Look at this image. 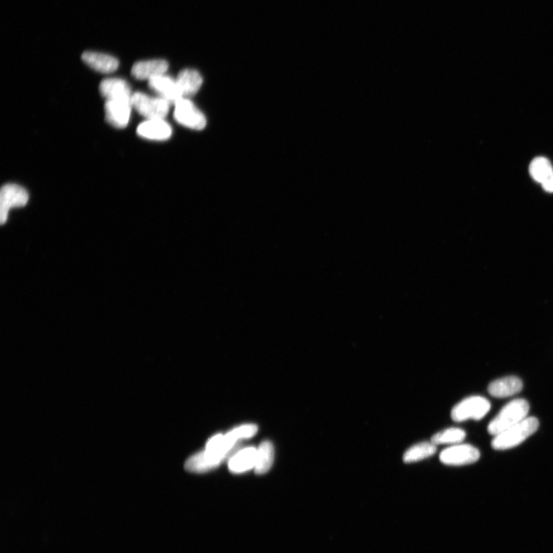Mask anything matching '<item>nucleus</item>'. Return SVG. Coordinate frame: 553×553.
<instances>
[{"label":"nucleus","mask_w":553,"mask_h":553,"mask_svg":"<svg viewBox=\"0 0 553 553\" xmlns=\"http://www.w3.org/2000/svg\"><path fill=\"white\" fill-rule=\"evenodd\" d=\"M274 446L270 441H264L258 449L257 460L255 467L256 474L267 473L272 468L274 462Z\"/></svg>","instance_id":"obj_18"},{"label":"nucleus","mask_w":553,"mask_h":553,"mask_svg":"<svg viewBox=\"0 0 553 553\" xmlns=\"http://www.w3.org/2000/svg\"><path fill=\"white\" fill-rule=\"evenodd\" d=\"M172 128L164 119H147L137 128V134L150 140L164 141L172 135Z\"/></svg>","instance_id":"obj_12"},{"label":"nucleus","mask_w":553,"mask_h":553,"mask_svg":"<svg viewBox=\"0 0 553 553\" xmlns=\"http://www.w3.org/2000/svg\"><path fill=\"white\" fill-rule=\"evenodd\" d=\"M466 435L465 431L460 428H449L434 435L432 439H431V442L435 445H455L465 441Z\"/></svg>","instance_id":"obj_20"},{"label":"nucleus","mask_w":553,"mask_h":553,"mask_svg":"<svg viewBox=\"0 0 553 553\" xmlns=\"http://www.w3.org/2000/svg\"><path fill=\"white\" fill-rule=\"evenodd\" d=\"M149 86L152 91L156 92L162 99L166 100L170 104L175 105L177 102L184 99L175 79L166 74L149 80Z\"/></svg>","instance_id":"obj_10"},{"label":"nucleus","mask_w":553,"mask_h":553,"mask_svg":"<svg viewBox=\"0 0 553 553\" xmlns=\"http://www.w3.org/2000/svg\"><path fill=\"white\" fill-rule=\"evenodd\" d=\"M258 450L255 447H247L236 452L229 459V468L233 474H242L255 469Z\"/></svg>","instance_id":"obj_16"},{"label":"nucleus","mask_w":553,"mask_h":553,"mask_svg":"<svg viewBox=\"0 0 553 553\" xmlns=\"http://www.w3.org/2000/svg\"><path fill=\"white\" fill-rule=\"evenodd\" d=\"M523 386L522 380L517 377H506L492 382L488 387V392L494 397H509L521 392Z\"/></svg>","instance_id":"obj_15"},{"label":"nucleus","mask_w":553,"mask_h":553,"mask_svg":"<svg viewBox=\"0 0 553 553\" xmlns=\"http://www.w3.org/2000/svg\"><path fill=\"white\" fill-rule=\"evenodd\" d=\"M530 173L535 182L542 184L553 174V168L547 159L539 157L531 162Z\"/></svg>","instance_id":"obj_21"},{"label":"nucleus","mask_w":553,"mask_h":553,"mask_svg":"<svg viewBox=\"0 0 553 553\" xmlns=\"http://www.w3.org/2000/svg\"><path fill=\"white\" fill-rule=\"evenodd\" d=\"M437 451V445L432 442H424L413 446L406 451L403 460L406 463L418 462L427 459Z\"/></svg>","instance_id":"obj_19"},{"label":"nucleus","mask_w":553,"mask_h":553,"mask_svg":"<svg viewBox=\"0 0 553 553\" xmlns=\"http://www.w3.org/2000/svg\"><path fill=\"white\" fill-rule=\"evenodd\" d=\"M237 440L248 439L255 436L258 432V427L254 425H243L231 430Z\"/></svg>","instance_id":"obj_22"},{"label":"nucleus","mask_w":553,"mask_h":553,"mask_svg":"<svg viewBox=\"0 0 553 553\" xmlns=\"http://www.w3.org/2000/svg\"><path fill=\"white\" fill-rule=\"evenodd\" d=\"M132 108V101L107 100L105 103V119L115 128H124L129 123Z\"/></svg>","instance_id":"obj_9"},{"label":"nucleus","mask_w":553,"mask_h":553,"mask_svg":"<svg viewBox=\"0 0 553 553\" xmlns=\"http://www.w3.org/2000/svg\"><path fill=\"white\" fill-rule=\"evenodd\" d=\"M100 91L107 100H124L132 101L133 93L126 80L119 78L103 79L100 85Z\"/></svg>","instance_id":"obj_11"},{"label":"nucleus","mask_w":553,"mask_h":553,"mask_svg":"<svg viewBox=\"0 0 553 553\" xmlns=\"http://www.w3.org/2000/svg\"><path fill=\"white\" fill-rule=\"evenodd\" d=\"M29 201V194L22 187L15 184H6L0 192V222L4 225L8 214L13 208L25 206Z\"/></svg>","instance_id":"obj_6"},{"label":"nucleus","mask_w":553,"mask_h":553,"mask_svg":"<svg viewBox=\"0 0 553 553\" xmlns=\"http://www.w3.org/2000/svg\"><path fill=\"white\" fill-rule=\"evenodd\" d=\"M530 411V404L524 399H517L507 404L490 422L488 432L498 436L503 431L525 420Z\"/></svg>","instance_id":"obj_2"},{"label":"nucleus","mask_w":553,"mask_h":553,"mask_svg":"<svg viewBox=\"0 0 553 553\" xmlns=\"http://www.w3.org/2000/svg\"><path fill=\"white\" fill-rule=\"evenodd\" d=\"M241 450V444L230 432L211 437L206 450L187 460L185 468L193 473H205L218 467L226 459Z\"/></svg>","instance_id":"obj_1"},{"label":"nucleus","mask_w":553,"mask_h":553,"mask_svg":"<svg viewBox=\"0 0 553 553\" xmlns=\"http://www.w3.org/2000/svg\"><path fill=\"white\" fill-rule=\"evenodd\" d=\"M133 108L147 119H164L168 114L170 103L162 98H154L141 92L133 93Z\"/></svg>","instance_id":"obj_5"},{"label":"nucleus","mask_w":553,"mask_h":553,"mask_svg":"<svg viewBox=\"0 0 553 553\" xmlns=\"http://www.w3.org/2000/svg\"><path fill=\"white\" fill-rule=\"evenodd\" d=\"M168 64L164 60L140 61L133 65L132 75L140 80H150L154 77L166 74Z\"/></svg>","instance_id":"obj_13"},{"label":"nucleus","mask_w":553,"mask_h":553,"mask_svg":"<svg viewBox=\"0 0 553 553\" xmlns=\"http://www.w3.org/2000/svg\"><path fill=\"white\" fill-rule=\"evenodd\" d=\"M174 117L177 123L191 129H204L207 124L204 114L185 98L175 104Z\"/></svg>","instance_id":"obj_7"},{"label":"nucleus","mask_w":553,"mask_h":553,"mask_svg":"<svg viewBox=\"0 0 553 553\" xmlns=\"http://www.w3.org/2000/svg\"><path fill=\"white\" fill-rule=\"evenodd\" d=\"M82 60L89 67L101 73H112L119 66V62L115 57L102 53L85 52Z\"/></svg>","instance_id":"obj_14"},{"label":"nucleus","mask_w":553,"mask_h":553,"mask_svg":"<svg viewBox=\"0 0 553 553\" xmlns=\"http://www.w3.org/2000/svg\"><path fill=\"white\" fill-rule=\"evenodd\" d=\"M541 185L547 192H553V174L549 175Z\"/></svg>","instance_id":"obj_23"},{"label":"nucleus","mask_w":553,"mask_h":553,"mask_svg":"<svg viewBox=\"0 0 553 553\" xmlns=\"http://www.w3.org/2000/svg\"><path fill=\"white\" fill-rule=\"evenodd\" d=\"M175 81L183 98L197 93L203 83L200 73L191 69L182 70L178 75Z\"/></svg>","instance_id":"obj_17"},{"label":"nucleus","mask_w":553,"mask_h":553,"mask_svg":"<svg viewBox=\"0 0 553 553\" xmlns=\"http://www.w3.org/2000/svg\"><path fill=\"white\" fill-rule=\"evenodd\" d=\"M481 458V453L469 444H455L440 455L441 461L446 465L465 466L472 465Z\"/></svg>","instance_id":"obj_8"},{"label":"nucleus","mask_w":553,"mask_h":553,"mask_svg":"<svg viewBox=\"0 0 553 553\" xmlns=\"http://www.w3.org/2000/svg\"><path fill=\"white\" fill-rule=\"evenodd\" d=\"M539 425V420L535 418H526L515 426L503 431L498 436H495L492 441V446L498 451L514 448L533 435L538 429Z\"/></svg>","instance_id":"obj_3"},{"label":"nucleus","mask_w":553,"mask_h":553,"mask_svg":"<svg viewBox=\"0 0 553 553\" xmlns=\"http://www.w3.org/2000/svg\"><path fill=\"white\" fill-rule=\"evenodd\" d=\"M491 404L486 398L473 396L462 401L454 406L451 418L454 421L463 422L468 420H479L489 413Z\"/></svg>","instance_id":"obj_4"}]
</instances>
